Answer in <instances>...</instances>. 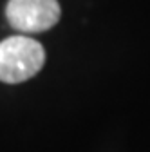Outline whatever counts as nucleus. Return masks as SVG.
I'll list each match as a JSON object with an SVG mask.
<instances>
[{"mask_svg": "<svg viewBox=\"0 0 150 152\" xmlns=\"http://www.w3.org/2000/svg\"><path fill=\"white\" fill-rule=\"evenodd\" d=\"M7 22L22 33L51 29L60 18L56 0H9L6 7Z\"/></svg>", "mask_w": 150, "mask_h": 152, "instance_id": "2", "label": "nucleus"}, {"mask_svg": "<svg viewBox=\"0 0 150 152\" xmlns=\"http://www.w3.org/2000/svg\"><path fill=\"white\" fill-rule=\"evenodd\" d=\"M44 47L27 36H9L0 42V80L20 83L34 76L44 65Z\"/></svg>", "mask_w": 150, "mask_h": 152, "instance_id": "1", "label": "nucleus"}]
</instances>
